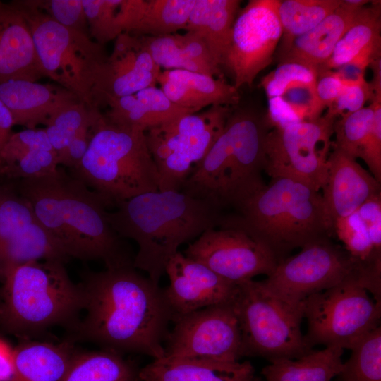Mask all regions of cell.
<instances>
[{
	"mask_svg": "<svg viewBox=\"0 0 381 381\" xmlns=\"http://www.w3.org/2000/svg\"><path fill=\"white\" fill-rule=\"evenodd\" d=\"M70 260L36 216L13 181H0V284L13 268L30 261Z\"/></svg>",
	"mask_w": 381,
	"mask_h": 381,
	"instance_id": "obj_15",
	"label": "cell"
},
{
	"mask_svg": "<svg viewBox=\"0 0 381 381\" xmlns=\"http://www.w3.org/2000/svg\"><path fill=\"white\" fill-rule=\"evenodd\" d=\"M231 112L228 106H212L145 131L158 171L159 190H181L222 132Z\"/></svg>",
	"mask_w": 381,
	"mask_h": 381,
	"instance_id": "obj_11",
	"label": "cell"
},
{
	"mask_svg": "<svg viewBox=\"0 0 381 381\" xmlns=\"http://www.w3.org/2000/svg\"><path fill=\"white\" fill-rule=\"evenodd\" d=\"M359 8L347 6L341 0L339 7L308 32L292 38H281L274 54L279 64L294 62L318 69L329 60Z\"/></svg>",
	"mask_w": 381,
	"mask_h": 381,
	"instance_id": "obj_22",
	"label": "cell"
},
{
	"mask_svg": "<svg viewBox=\"0 0 381 381\" xmlns=\"http://www.w3.org/2000/svg\"><path fill=\"white\" fill-rule=\"evenodd\" d=\"M12 181L70 259L101 260L106 269L133 266L134 256L108 219L109 204L63 167Z\"/></svg>",
	"mask_w": 381,
	"mask_h": 381,
	"instance_id": "obj_2",
	"label": "cell"
},
{
	"mask_svg": "<svg viewBox=\"0 0 381 381\" xmlns=\"http://www.w3.org/2000/svg\"><path fill=\"white\" fill-rule=\"evenodd\" d=\"M165 273L170 284L164 290L173 315L232 303L237 293L238 285L179 251L167 263Z\"/></svg>",
	"mask_w": 381,
	"mask_h": 381,
	"instance_id": "obj_19",
	"label": "cell"
},
{
	"mask_svg": "<svg viewBox=\"0 0 381 381\" xmlns=\"http://www.w3.org/2000/svg\"><path fill=\"white\" fill-rule=\"evenodd\" d=\"M13 126L14 122L11 113L0 100V155L13 134L12 127Z\"/></svg>",
	"mask_w": 381,
	"mask_h": 381,
	"instance_id": "obj_50",
	"label": "cell"
},
{
	"mask_svg": "<svg viewBox=\"0 0 381 381\" xmlns=\"http://www.w3.org/2000/svg\"><path fill=\"white\" fill-rule=\"evenodd\" d=\"M0 286H1V284H0Z\"/></svg>",
	"mask_w": 381,
	"mask_h": 381,
	"instance_id": "obj_55",
	"label": "cell"
},
{
	"mask_svg": "<svg viewBox=\"0 0 381 381\" xmlns=\"http://www.w3.org/2000/svg\"><path fill=\"white\" fill-rule=\"evenodd\" d=\"M342 364L340 381H381V327L368 333Z\"/></svg>",
	"mask_w": 381,
	"mask_h": 381,
	"instance_id": "obj_35",
	"label": "cell"
},
{
	"mask_svg": "<svg viewBox=\"0 0 381 381\" xmlns=\"http://www.w3.org/2000/svg\"><path fill=\"white\" fill-rule=\"evenodd\" d=\"M44 77L28 25L11 3L0 1V82Z\"/></svg>",
	"mask_w": 381,
	"mask_h": 381,
	"instance_id": "obj_23",
	"label": "cell"
},
{
	"mask_svg": "<svg viewBox=\"0 0 381 381\" xmlns=\"http://www.w3.org/2000/svg\"><path fill=\"white\" fill-rule=\"evenodd\" d=\"M282 97L303 121L320 118L325 109L318 97L315 84L291 85L286 89Z\"/></svg>",
	"mask_w": 381,
	"mask_h": 381,
	"instance_id": "obj_43",
	"label": "cell"
},
{
	"mask_svg": "<svg viewBox=\"0 0 381 381\" xmlns=\"http://www.w3.org/2000/svg\"><path fill=\"white\" fill-rule=\"evenodd\" d=\"M225 222L246 231L279 263L296 248L334 233L320 191L284 177L271 178Z\"/></svg>",
	"mask_w": 381,
	"mask_h": 381,
	"instance_id": "obj_4",
	"label": "cell"
},
{
	"mask_svg": "<svg viewBox=\"0 0 381 381\" xmlns=\"http://www.w3.org/2000/svg\"><path fill=\"white\" fill-rule=\"evenodd\" d=\"M356 211L366 225L375 248L381 251V193L366 200Z\"/></svg>",
	"mask_w": 381,
	"mask_h": 381,
	"instance_id": "obj_46",
	"label": "cell"
},
{
	"mask_svg": "<svg viewBox=\"0 0 381 381\" xmlns=\"http://www.w3.org/2000/svg\"><path fill=\"white\" fill-rule=\"evenodd\" d=\"M255 369L249 361L164 356L140 368V381H251Z\"/></svg>",
	"mask_w": 381,
	"mask_h": 381,
	"instance_id": "obj_25",
	"label": "cell"
},
{
	"mask_svg": "<svg viewBox=\"0 0 381 381\" xmlns=\"http://www.w3.org/2000/svg\"><path fill=\"white\" fill-rule=\"evenodd\" d=\"M13 350L0 339V381H8L13 373Z\"/></svg>",
	"mask_w": 381,
	"mask_h": 381,
	"instance_id": "obj_51",
	"label": "cell"
},
{
	"mask_svg": "<svg viewBox=\"0 0 381 381\" xmlns=\"http://www.w3.org/2000/svg\"><path fill=\"white\" fill-rule=\"evenodd\" d=\"M0 100L11 113L14 125L30 129L46 126L61 111L81 102L60 85L22 79L0 82Z\"/></svg>",
	"mask_w": 381,
	"mask_h": 381,
	"instance_id": "obj_21",
	"label": "cell"
},
{
	"mask_svg": "<svg viewBox=\"0 0 381 381\" xmlns=\"http://www.w3.org/2000/svg\"><path fill=\"white\" fill-rule=\"evenodd\" d=\"M302 304L308 323L304 338L310 349L322 345L351 350L380 327L381 301L358 284H343L313 294Z\"/></svg>",
	"mask_w": 381,
	"mask_h": 381,
	"instance_id": "obj_12",
	"label": "cell"
},
{
	"mask_svg": "<svg viewBox=\"0 0 381 381\" xmlns=\"http://www.w3.org/2000/svg\"><path fill=\"white\" fill-rule=\"evenodd\" d=\"M81 284L59 260L30 261L11 269L0 286V329L32 339L48 329H71L84 308Z\"/></svg>",
	"mask_w": 381,
	"mask_h": 381,
	"instance_id": "obj_6",
	"label": "cell"
},
{
	"mask_svg": "<svg viewBox=\"0 0 381 381\" xmlns=\"http://www.w3.org/2000/svg\"><path fill=\"white\" fill-rule=\"evenodd\" d=\"M104 117L110 122L146 131L180 116L195 113L172 102L160 87H149L108 101Z\"/></svg>",
	"mask_w": 381,
	"mask_h": 381,
	"instance_id": "obj_27",
	"label": "cell"
},
{
	"mask_svg": "<svg viewBox=\"0 0 381 381\" xmlns=\"http://www.w3.org/2000/svg\"><path fill=\"white\" fill-rule=\"evenodd\" d=\"M0 157L3 176L8 180L44 176L59 167L58 155L44 128H26L13 133Z\"/></svg>",
	"mask_w": 381,
	"mask_h": 381,
	"instance_id": "obj_26",
	"label": "cell"
},
{
	"mask_svg": "<svg viewBox=\"0 0 381 381\" xmlns=\"http://www.w3.org/2000/svg\"><path fill=\"white\" fill-rule=\"evenodd\" d=\"M11 2L28 25L44 77L87 106L92 73L107 56L104 45L87 35L59 24L35 6L32 0Z\"/></svg>",
	"mask_w": 381,
	"mask_h": 381,
	"instance_id": "obj_10",
	"label": "cell"
},
{
	"mask_svg": "<svg viewBox=\"0 0 381 381\" xmlns=\"http://www.w3.org/2000/svg\"><path fill=\"white\" fill-rule=\"evenodd\" d=\"M183 254L236 285L260 274L268 277L278 264L246 231L225 222L189 243Z\"/></svg>",
	"mask_w": 381,
	"mask_h": 381,
	"instance_id": "obj_17",
	"label": "cell"
},
{
	"mask_svg": "<svg viewBox=\"0 0 381 381\" xmlns=\"http://www.w3.org/2000/svg\"><path fill=\"white\" fill-rule=\"evenodd\" d=\"M69 174L110 206L159 190L157 167L145 132L116 125L102 114L86 152Z\"/></svg>",
	"mask_w": 381,
	"mask_h": 381,
	"instance_id": "obj_7",
	"label": "cell"
},
{
	"mask_svg": "<svg viewBox=\"0 0 381 381\" xmlns=\"http://www.w3.org/2000/svg\"><path fill=\"white\" fill-rule=\"evenodd\" d=\"M371 103L373 106V123L360 158L367 164L370 173L381 183V95H375Z\"/></svg>",
	"mask_w": 381,
	"mask_h": 381,
	"instance_id": "obj_45",
	"label": "cell"
},
{
	"mask_svg": "<svg viewBox=\"0 0 381 381\" xmlns=\"http://www.w3.org/2000/svg\"><path fill=\"white\" fill-rule=\"evenodd\" d=\"M369 56H361L333 70L344 85L361 83L371 60Z\"/></svg>",
	"mask_w": 381,
	"mask_h": 381,
	"instance_id": "obj_49",
	"label": "cell"
},
{
	"mask_svg": "<svg viewBox=\"0 0 381 381\" xmlns=\"http://www.w3.org/2000/svg\"><path fill=\"white\" fill-rule=\"evenodd\" d=\"M266 116L247 109L231 111L224 128L181 190L235 210L265 185Z\"/></svg>",
	"mask_w": 381,
	"mask_h": 381,
	"instance_id": "obj_5",
	"label": "cell"
},
{
	"mask_svg": "<svg viewBox=\"0 0 381 381\" xmlns=\"http://www.w3.org/2000/svg\"><path fill=\"white\" fill-rule=\"evenodd\" d=\"M267 99L268 109L265 116L270 129H282L303 121L282 96Z\"/></svg>",
	"mask_w": 381,
	"mask_h": 381,
	"instance_id": "obj_47",
	"label": "cell"
},
{
	"mask_svg": "<svg viewBox=\"0 0 381 381\" xmlns=\"http://www.w3.org/2000/svg\"><path fill=\"white\" fill-rule=\"evenodd\" d=\"M334 233L353 258L363 262L381 264V251L375 248L357 211L337 219L334 223Z\"/></svg>",
	"mask_w": 381,
	"mask_h": 381,
	"instance_id": "obj_37",
	"label": "cell"
},
{
	"mask_svg": "<svg viewBox=\"0 0 381 381\" xmlns=\"http://www.w3.org/2000/svg\"><path fill=\"white\" fill-rule=\"evenodd\" d=\"M360 8L354 20L339 40L329 60L318 70H334L361 56L381 54L380 1Z\"/></svg>",
	"mask_w": 381,
	"mask_h": 381,
	"instance_id": "obj_30",
	"label": "cell"
},
{
	"mask_svg": "<svg viewBox=\"0 0 381 381\" xmlns=\"http://www.w3.org/2000/svg\"><path fill=\"white\" fill-rule=\"evenodd\" d=\"M336 119L325 113L313 121L270 130L265 142V172L271 178H289L322 190Z\"/></svg>",
	"mask_w": 381,
	"mask_h": 381,
	"instance_id": "obj_13",
	"label": "cell"
},
{
	"mask_svg": "<svg viewBox=\"0 0 381 381\" xmlns=\"http://www.w3.org/2000/svg\"><path fill=\"white\" fill-rule=\"evenodd\" d=\"M317 77L318 68L315 67L294 62L282 63L262 78L260 85L270 98L282 96L294 84H315Z\"/></svg>",
	"mask_w": 381,
	"mask_h": 381,
	"instance_id": "obj_40",
	"label": "cell"
},
{
	"mask_svg": "<svg viewBox=\"0 0 381 381\" xmlns=\"http://www.w3.org/2000/svg\"><path fill=\"white\" fill-rule=\"evenodd\" d=\"M343 353L337 347L312 349L297 358L272 360L262 374L265 381H332L341 370Z\"/></svg>",
	"mask_w": 381,
	"mask_h": 381,
	"instance_id": "obj_31",
	"label": "cell"
},
{
	"mask_svg": "<svg viewBox=\"0 0 381 381\" xmlns=\"http://www.w3.org/2000/svg\"><path fill=\"white\" fill-rule=\"evenodd\" d=\"M161 72L142 37L123 32L92 73L87 107L100 110L109 100L156 86Z\"/></svg>",
	"mask_w": 381,
	"mask_h": 381,
	"instance_id": "obj_18",
	"label": "cell"
},
{
	"mask_svg": "<svg viewBox=\"0 0 381 381\" xmlns=\"http://www.w3.org/2000/svg\"><path fill=\"white\" fill-rule=\"evenodd\" d=\"M157 83L174 104L194 112L212 106L236 105L238 90L224 79L186 70L162 71Z\"/></svg>",
	"mask_w": 381,
	"mask_h": 381,
	"instance_id": "obj_24",
	"label": "cell"
},
{
	"mask_svg": "<svg viewBox=\"0 0 381 381\" xmlns=\"http://www.w3.org/2000/svg\"><path fill=\"white\" fill-rule=\"evenodd\" d=\"M140 37L152 59L160 68L198 73L195 66L183 52L176 33L158 37Z\"/></svg>",
	"mask_w": 381,
	"mask_h": 381,
	"instance_id": "obj_41",
	"label": "cell"
},
{
	"mask_svg": "<svg viewBox=\"0 0 381 381\" xmlns=\"http://www.w3.org/2000/svg\"><path fill=\"white\" fill-rule=\"evenodd\" d=\"M341 0H279L282 39L303 35L340 6Z\"/></svg>",
	"mask_w": 381,
	"mask_h": 381,
	"instance_id": "obj_34",
	"label": "cell"
},
{
	"mask_svg": "<svg viewBox=\"0 0 381 381\" xmlns=\"http://www.w3.org/2000/svg\"><path fill=\"white\" fill-rule=\"evenodd\" d=\"M196 0H148L143 16L131 33L158 37L185 30Z\"/></svg>",
	"mask_w": 381,
	"mask_h": 381,
	"instance_id": "obj_33",
	"label": "cell"
},
{
	"mask_svg": "<svg viewBox=\"0 0 381 381\" xmlns=\"http://www.w3.org/2000/svg\"><path fill=\"white\" fill-rule=\"evenodd\" d=\"M133 266L86 274L81 284L85 315L68 339L86 341L119 353L164 356L173 312L164 289Z\"/></svg>",
	"mask_w": 381,
	"mask_h": 381,
	"instance_id": "obj_1",
	"label": "cell"
},
{
	"mask_svg": "<svg viewBox=\"0 0 381 381\" xmlns=\"http://www.w3.org/2000/svg\"><path fill=\"white\" fill-rule=\"evenodd\" d=\"M115 207L107 213L111 226L122 238L136 242L133 267L155 284L181 245L219 226L225 216L210 200L181 190L147 192Z\"/></svg>",
	"mask_w": 381,
	"mask_h": 381,
	"instance_id": "obj_3",
	"label": "cell"
},
{
	"mask_svg": "<svg viewBox=\"0 0 381 381\" xmlns=\"http://www.w3.org/2000/svg\"><path fill=\"white\" fill-rule=\"evenodd\" d=\"M91 38L102 45L126 32L123 0H82Z\"/></svg>",
	"mask_w": 381,
	"mask_h": 381,
	"instance_id": "obj_36",
	"label": "cell"
},
{
	"mask_svg": "<svg viewBox=\"0 0 381 381\" xmlns=\"http://www.w3.org/2000/svg\"><path fill=\"white\" fill-rule=\"evenodd\" d=\"M2 170H3V164L0 158V181H1L4 179Z\"/></svg>",
	"mask_w": 381,
	"mask_h": 381,
	"instance_id": "obj_53",
	"label": "cell"
},
{
	"mask_svg": "<svg viewBox=\"0 0 381 381\" xmlns=\"http://www.w3.org/2000/svg\"><path fill=\"white\" fill-rule=\"evenodd\" d=\"M139 371L133 361L113 351H76L61 381H140Z\"/></svg>",
	"mask_w": 381,
	"mask_h": 381,
	"instance_id": "obj_32",
	"label": "cell"
},
{
	"mask_svg": "<svg viewBox=\"0 0 381 381\" xmlns=\"http://www.w3.org/2000/svg\"><path fill=\"white\" fill-rule=\"evenodd\" d=\"M278 4L279 0H250L236 17L222 65L232 73L238 90L250 86L274 59L283 34Z\"/></svg>",
	"mask_w": 381,
	"mask_h": 381,
	"instance_id": "obj_16",
	"label": "cell"
},
{
	"mask_svg": "<svg viewBox=\"0 0 381 381\" xmlns=\"http://www.w3.org/2000/svg\"><path fill=\"white\" fill-rule=\"evenodd\" d=\"M93 109H97L89 108L79 102L61 111L45 126L49 140L58 155L59 163Z\"/></svg>",
	"mask_w": 381,
	"mask_h": 381,
	"instance_id": "obj_39",
	"label": "cell"
},
{
	"mask_svg": "<svg viewBox=\"0 0 381 381\" xmlns=\"http://www.w3.org/2000/svg\"><path fill=\"white\" fill-rule=\"evenodd\" d=\"M164 344V356L236 362L241 335L232 303L174 315Z\"/></svg>",
	"mask_w": 381,
	"mask_h": 381,
	"instance_id": "obj_14",
	"label": "cell"
},
{
	"mask_svg": "<svg viewBox=\"0 0 381 381\" xmlns=\"http://www.w3.org/2000/svg\"><path fill=\"white\" fill-rule=\"evenodd\" d=\"M344 84L333 70H318L315 82L318 97L325 108L336 100Z\"/></svg>",
	"mask_w": 381,
	"mask_h": 381,
	"instance_id": "obj_48",
	"label": "cell"
},
{
	"mask_svg": "<svg viewBox=\"0 0 381 381\" xmlns=\"http://www.w3.org/2000/svg\"><path fill=\"white\" fill-rule=\"evenodd\" d=\"M368 66L373 71V79L370 82L375 95H381V54L373 57Z\"/></svg>",
	"mask_w": 381,
	"mask_h": 381,
	"instance_id": "obj_52",
	"label": "cell"
},
{
	"mask_svg": "<svg viewBox=\"0 0 381 381\" xmlns=\"http://www.w3.org/2000/svg\"><path fill=\"white\" fill-rule=\"evenodd\" d=\"M251 381H263V380L258 377H254Z\"/></svg>",
	"mask_w": 381,
	"mask_h": 381,
	"instance_id": "obj_54",
	"label": "cell"
},
{
	"mask_svg": "<svg viewBox=\"0 0 381 381\" xmlns=\"http://www.w3.org/2000/svg\"><path fill=\"white\" fill-rule=\"evenodd\" d=\"M73 341L21 339L12 351L13 373L8 381H61L77 351Z\"/></svg>",
	"mask_w": 381,
	"mask_h": 381,
	"instance_id": "obj_28",
	"label": "cell"
},
{
	"mask_svg": "<svg viewBox=\"0 0 381 381\" xmlns=\"http://www.w3.org/2000/svg\"><path fill=\"white\" fill-rule=\"evenodd\" d=\"M232 305L241 331L243 357L260 356L270 361L294 359L313 349L301 332L303 307L281 300L260 281L238 284Z\"/></svg>",
	"mask_w": 381,
	"mask_h": 381,
	"instance_id": "obj_9",
	"label": "cell"
},
{
	"mask_svg": "<svg viewBox=\"0 0 381 381\" xmlns=\"http://www.w3.org/2000/svg\"><path fill=\"white\" fill-rule=\"evenodd\" d=\"M32 2L59 24L90 36L82 0H32Z\"/></svg>",
	"mask_w": 381,
	"mask_h": 381,
	"instance_id": "obj_42",
	"label": "cell"
},
{
	"mask_svg": "<svg viewBox=\"0 0 381 381\" xmlns=\"http://www.w3.org/2000/svg\"><path fill=\"white\" fill-rule=\"evenodd\" d=\"M260 282L269 292L296 307H303V302L313 294L346 283L363 286L381 301V264L353 258L330 238L305 246Z\"/></svg>",
	"mask_w": 381,
	"mask_h": 381,
	"instance_id": "obj_8",
	"label": "cell"
},
{
	"mask_svg": "<svg viewBox=\"0 0 381 381\" xmlns=\"http://www.w3.org/2000/svg\"><path fill=\"white\" fill-rule=\"evenodd\" d=\"M373 104L337 119L334 123L335 140L332 145L355 159L360 158L371 128Z\"/></svg>",
	"mask_w": 381,
	"mask_h": 381,
	"instance_id": "obj_38",
	"label": "cell"
},
{
	"mask_svg": "<svg viewBox=\"0 0 381 381\" xmlns=\"http://www.w3.org/2000/svg\"><path fill=\"white\" fill-rule=\"evenodd\" d=\"M322 198L333 225L341 217L356 212L366 200L380 193V183L356 159L332 146Z\"/></svg>",
	"mask_w": 381,
	"mask_h": 381,
	"instance_id": "obj_20",
	"label": "cell"
},
{
	"mask_svg": "<svg viewBox=\"0 0 381 381\" xmlns=\"http://www.w3.org/2000/svg\"><path fill=\"white\" fill-rule=\"evenodd\" d=\"M375 94L370 82L364 80L356 84L344 85L334 103L327 108L326 114L338 119L354 113L372 100Z\"/></svg>",
	"mask_w": 381,
	"mask_h": 381,
	"instance_id": "obj_44",
	"label": "cell"
},
{
	"mask_svg": "<svg viewBox=\"0 0 381 381\" xmlns=\"http://www.w3.org/2000/svg\"><path fill=\"white\" fill-rule=\"evenodd\" d=\"M239 0H196L186 31L198 33L207 46L217 66L229 50L232 28L241 4Z\"/></svg>",
	"mask_w": 381,
	"mask_h": 381,
	"instance_id": "obj_29",
	"label": "cell"
}]
</instances>
